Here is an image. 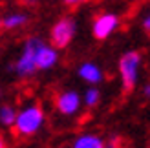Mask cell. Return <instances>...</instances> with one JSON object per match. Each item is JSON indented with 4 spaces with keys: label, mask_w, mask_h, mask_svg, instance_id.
Returning <instances> with one entry per match:
<instances>
[{
    "label": "cell",
    "mask_w": 150,
    "mask_h": 148,
    "mask_svg": "<svg viewBox=\"0 0 150 148\" xmlns=\"http://www.w3.org/2000/svg\"><path fill=\"white\" fill-rule=\"evenodd\" d=\"M71 148H106V143L92 132H84V134H79L73 139Z\"/></svg>",
    "instance_id": "obj_9"
},
{
    "label": "cell",
    "mask_w": 150,
    "mask_h": 148,
    "mask_svg": "<svg viewBox=\"0 0 150 148\" xmlns=\"http://www.w3.org/2000/svg\"><path fill=\"white\" fill-rule=\"evenodd\" d=\"M99 101H101V92H99V88H88V90L84 92V95H82V104L88 106V108H95L97 104H99Z\"/></svg>",
    "instance_id": "obj_12"
},
{
    "label": "cell",
    "mask_w": 150,
    "mask_h": 148,
    "mask_svg": "<svg viewBox=\"0 0 150 148\" xmlns=\"http://www.w3.org/2000/svg\"><path fill=\"white\" fill-rule=\"evenodd\" d=\"M59 62V49L53 44L48 42H40L39 48H37V70L40 71H48Z\"/></svg>",
    "instance_id": "obj_7"
},
{
    "label": "cell",
    "mask_w": 150,
    "mask_h": 148,
    "mask_svg": "<svg viewBox=\"0 0 150 148\" xmlns=\"http://www.w3.org/2000/svg\"><path fill=\"white\" fill-rule=\"evenodd\" d=\"M141 61H143V57H141L139 51H126L119 58V77H121L123 90L126 93L132 92L137 84Z\"/></svg>",
    "instance_id": "obj_3"
},
{
    "label": "cell",
    "mask_w": 150,
    "mask_h": 148,
    "mask_svg": "<svg viewBox=\"0 0 150 148\" xmlns=\"http://www.w3.org/2000/svg\"><path fill=\"white\" fill-rule=\"evenodd\" d=\"M53 104H55V110L61 115L71 117L75 113H79V110L82 106V97L75 90H64V92H59L55 95Z\"/></svg>",
    "instance_id": "obj_5"
},
{
    "label": "cell",
    "mask_w": 150,
    "mask_h": 148,
    "mask_svg": "<svg viewBox=\"0 0 150 148\" xmlns=\"http://www.w3.org/2000/svg\"><path fill=\"white\" fill-rule=\"evenodd\" d=\"M106 148H121V143H119V139H110L106 143Z\"/></svg>",
    "instance_id": "obj_13"
},
{
    "label": "cell",
    "mask_w": 150,
    "mask_h": 148,
    "mask_svg": "<svg viewBox=\"0 0 150 148\" xmlns=\"http://www.w3.org/2000/svg\"><path fill=\"white\" fill-rule=\"evenodd\" d=\"M75 31H77V24L71 17L59 18L50 29V44H53L57 49L68 48L75 37Z\"/></svg>",
    "instance_id": "obj_4"
},
{
    "label": "cell",
    "mask_w": 150,
    "mask_h": 148,
    "mask_svg": "<svg viewBox=\"0 0 150 148\" xmlns=\"http://www.w3.org/2000/svg\"><path fill=\"white\" fill-rule=\"evenodd\" d=\"M40 42H42V39H39V37H29V39H26L17 62L11 64L7 70L15 71L20 79L33 77L35 73L39 71L37 70V48H39Z\"/></svg>",
    "instance_id": "obj_2"
},
{
    "label": "cell",
    "mask_w": 150,
    "mask_h": 148,
    "mask_svg": "<svg viewBox=\"0 0 150 148\" xmlns=\"http://www.w3.org/2000/svg\"><path fill=\"white\" fill-rule=\"evenodd\" d=\"M77 75L84 80V82H88V84H92V86H95V84H99L101 80L104 79V75H103V70L97 66L95 62H90V61H86V62H82L81 66H79V70H77Z\"/></svg>",
    "instance_id": "obj_8"
},
{
    "label": "cell",
    "mask_w": 150,
    "mask_h": 148,
    "mask_svg": "<svg viewBox=\"0 0 150 148\" xmlns=\"http://www.w3.org/2000/svg\"><path fill=\"white\" fill-rule=\"evenodd\" d=\"M86 0H64L66 6H79V4H84Z\"/></svg>",
    "instance_id": "obj_15"
},
{
    "label": "cell",
    "mask_w": 150,
    "mask_h": 148,
    "mask_svg": "<svg viewBox=\"0 0 150 148\" xmlns=\"http://www.w3.org/2000/svg\"><path fill=\"white\" fill-rule=\"evenodd\" d=\"M0 29H2V18H0Z\"/></svg>",
    "instance_id": "obj_19"
},
{
    "label": "cell",
    "mask_w": 150,
    "mask_h": 148,
    "mask_svg": "<svg viewBox=\"0 0 150 148\" xmlns=\"http://www.w3.org/2000/svg\"><path fill=\"white\" fill-rule=\"evenodd\" d=\"M46 123V113H44L42 106L39 102H29L22 110L17 112V119H15L13 130L17 137H33L35 134H39L40 128Z\"/></svg>",
    "instance_id": "obj_1"
},
{
    "label": "cell",
    "mask_w": 150,
    "mask_h": 148,
    "mask_svg": "<svg viewBox=\"0 0 150 148\" xmlns=\"http://www.w3.org/2000/svg\"><path fill=\"white\" fill-rule=\"evenodd\" d=\"M143 95H145L146 99H150V82L145 84V88H143Z\"/></svg>",
    "instance_id": "obj_16"
},
{
    "label": "cell",
    "mask_w": 150,
    "mask_h": 148,
    "mask_svg": "<svg viewBox=\"0 0 150 148\" xmlns=\"http://www.w3.org/2000/svg\"><path fill=\"white\" fill-rule=\"evenodd\" d=\"M117 26H119V17L115 13H101L92 22V35L97 40H106L117 29Z\"/></svg>",
    "instance_id": "obj_6"
},
{
    "label": "cell",
    "mask_w": 150,
    "mask_h": 148,
    "mask_svg": "<svg viewBox=\"0 0 150 148\" xmlns=\"http://www.w3.org/2000/svg\"><path fill=\"white\" fill-rule=\"evenodd\" d=\"M28 20H29V17L26 13H9V15H6V17L2 18V27H6V29H18L22 26H26Z\"/></svg>",
    "instance_id": "obj_10"
},
{
    "label": "cell",
    "mask_w": 150,
    "mask_h": 148,
    "mask_svg": "<svg viewBox=\"0 0 150 148\" xmlns=\"http://www.w3.org/2000/svg\"><path fill=\"white\" fill-rule=\"evenodd\" d=\"M143 29H145L146 33H150V13L143 18Z\"/></svg>",
    "instance_id": "obj_14"
},
{
    "label": "cell",
    "mask_w": 150,
    "mask_h": 148,
    "mask_svg": "<svg viewBox=\"0 0 150 148\" xmlns=\"http://www.w3.org/2000/svg\"><path fill=\"white\" fill-rule=\"evenodd\" d=\"M37 2H39V0H22V4H26V6H33Z\"/></svg>",
    "instance_id": "obj_18"
},
{
    "label": "cell",
    "mask_w": 150,
    "mask_h": 148,
    "mask_svg": "<svg viewBox=\"0 0 150 148\" xmlns=\"http://www.w3.org/2000/svg\"><path fill=\"white\" fill-rule=\"evenodd\" d=\"M17 112L18 110L15 106H11V104L0 106V124L6 126V128H13L15 119H17Z\"/></svg>",
    "instance_id": "obj_11"
},
{
    "label": "cell",
    "mask_w": 150,
    "mask_h": 148,
    "mask_svg": "<svg viewBox=\"0 0 150 148\" xmlns=\"http://www.w3.org/2000/svg\"><path fill=\"white\" fill-rule=\"evenodd\" d=\"M0 148H7V141H6L2 135H0Z\"/></svg>",
    "instance_id": "obj_17"
}]
</instances>
